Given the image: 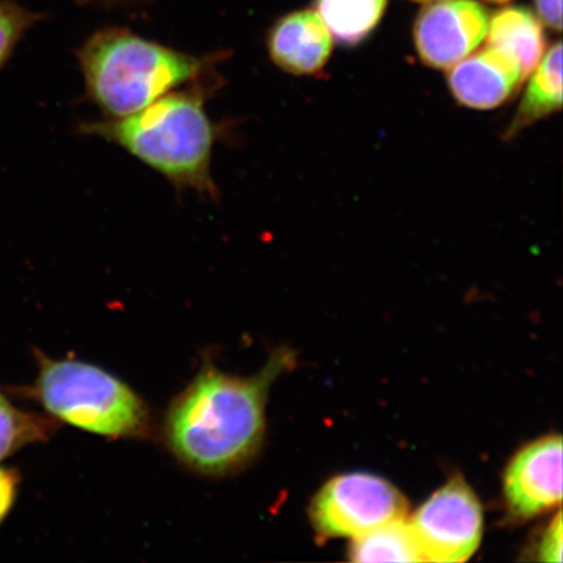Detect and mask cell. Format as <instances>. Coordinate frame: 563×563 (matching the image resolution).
I'll use <instances>...</instances> for the list:
<instances>
[{"label": "cell", "mask_w": 563, "mask_h": 563, "mask_svg": "<svg viewBox=\"0 0 563 563\" xmlns=\"http://www.w3.org/2000/svg\"><path fill=\"white\" fill-rule=\"evenodd\" d=\"M76 58L88 100L115 119L136 114L176 89L214 79L229 52L187 54L129 27L106 26L89 35Z\"/></svg>", "instance_id": "cell-3"}, {"label": "cell", "mask_w": 563, "mask_h": 563, "mask_svg": "<svg viewBox=\"0 0 563 563\" xmlns=\"http://www.w3.org/2000/svg\"><path fill=\"white\" fill-rule=\"evenodd\" d=\"M53 421L19 410L0 393V461L53 433Z\"/></svg>", "instance_id": "cell-15"}, {"label": "cell", "mask_w": 563, "mask_h": 563, "mask_svg": "<svg viewBox=\"0 0 563 563\" xmlns=\"http://www.w3.org/2000/svg\"><path fill=\"white\" fill-rule=\"evenodd\" d=\"M387 0H317V11L336 41L355 45L375 30Z\"/></svg>", "instance_id": "cell-14"}, {"label": "cell", "mask_w": 563, "mask_h": 563, "mask_svg": "<svg viewBox=\"0 0 563 563\" xmlns=\"http://www.w3.org/2000/svg\"><path fill=\"white\" fill-rule=\"evenodd\" d=\"M355 562H424L410 520L396 519L354 539Z\"/></svg>", "instance_id": "cell-13"}, {"label": "cell", "mask_w": 563, "mask_h": 563, "mask_svg": "<svg viewBox=\"0 0 563 563\" xmlns=\"http://www.w3.org/2000/svg\"><path fill=\"white\" fill-rule=\"evenodd\" d=\"M292 357L279 350L251 377L203 364L166 413L164 433L170 452L202 475H229L244 467L263 445L271 386Z\"/></svg>", "instance_id": "cell-1"}, {"label": "cell", "mask_w": 563, "mask_h": 563, "mask_svg": "<svg viewBox=\"0 0 563 563\" xmlns=\"http://www.w3.org/2000/svg\"><path fill=\"white\" fill-rule=\"evenodd\" d=\"M562 106V45H553L533 69L522 103L512 122L511 132H518L539 119L559 111Z\"/></svg>", "instance_id": "cell-12"}, {"label": "cell", "mask_w": 563, "mask_h": 563, "mask_svg": "<svg viewBox=\"0 0 563 563\" xmlns=\"http://www.w3.org/2000/svg\"><path fill=\"white\" fill-rule=\"evenodd\" d=\"M267 53L278 68L297 76L314 75L333 51L332 33L316 11H295L273 24Z\"/></svg>", "instance_id": "cell-9"}, {"label": "cell", "mask_w": 563, "mask_h": 563, "mask_svg": "<svg viewBox=\"0 0 563 563\" xmlns=\"http://www.w3.org/2000/svg\"><path fill=\"white\" fill-rule=\"evenodd\" d=\"M424 562L467 561L483 537V509L462 477L443 485L410 520Z\"/></svg>", "instance_id": "cell-6"}, {"label": "cell", "mask_w": 563, "mask_h": 563, "mask_svg": "<svg viewBox=\"0 0 563 563\" xmlns=\"http://www.w3.org/2000/svg\"><path fill=\"white\" fill-rule=\"evenodd\" d=\"M220 88V77L174 90L136 114L79 124L82 135L122 147L183 191L220 197L211 159L220 130L207 111V98Z\"/></svg>", "instance_id": "cell-2"}, {"label": "cell", "mask_w": 563, "mask_h": 563, "mask_svg": "<svg viewBox=\"0 0 563 563\" xmlns=\"http://www.w3.org/2000/svg\"><path fill=\"white\" fill-rule=\"evenodd\" d=\"M82 2H97V3H110V4H126L145 2V0H82Z\"/></svg>", "instance_id": "cell-20"}, {"label": "cell", "mask_w": 563, "mask_h": 563, "mask_svg": "<svg viewBox=\"0 0 563 563\" xmlns=\"http://www.w3.org/2000/svg\"><path fill=\"white\" fill-rule=\"evenodd\" d=\"M487 2H490V3H506V2H509V0H487Z\"/></svg>", "instance_id": "cell-21"}, {"label": "cell", "mask_w": 563, "mask_h": 563, "mask_svg": "<svg viewBox=\"0 0 563 563\" xmlns=\"http://www.w3.org/2000/svg\"><path fill=\"white\" fill-rule=\"evenodd\" d=\"M417 2H433V0H417Z\"/></svg>", "instance_id": "cell-22"}, {"label": "cell", "mask_w": 563, "mask_h": 563, "mask_svg": "<svg viewBox=\"0 0 563 563\" xmlns=\"http://www.w3.org/2000/svg\"><path fill=\"white\" fill-rule=\"evenodd\" d=\"M407 510L402 493L385 478L347 474L323 485L309 514L321 538L356 539L373 528L406 518Z\"/></svg>", "instance_id": "cell-5"}, {"label": "cell", "mask_w": 563, "mask_h": 563, "mask_svg": "<svg viewBox=\"0 0 563 563\" xmlns=\"http://www.w3.org/2000/svg\"><path fill=\"white\" fill-rule=\"evenodd\" d=\"M44 20L42 13L32 12L12 0H0V69L11 59L27 31Z\"/></svg>", "instance_id": "cell-16"}, {"label": "cell", "mask_w": 563, "mask_h": 563, "mask_svg": "<svg viewBox=\"0 0 563 563\" xmlns=\"http://www.w3.org/2000/svg\"><path fill=\"white\" fill-rule=\"evenodd\" d=\"M525 80L517 60L490 46L468 55L449 73V87L457 102L481 110L508 101Z\"/></svg>", "instance_id": "cell-10"}, {"label": "cell", "mask_w": 563, "mask_h": 563, "mask_svg": "<svg viewBox=\"0 0 563 563\" xmlns=\"http://www.w3.org/2000/svg\"><path fill=\"white\" fill-rule=\"evenodd\" d=\"M488 46L516 59L525 79L537 68L545 52L541 20L525 7H509L489 20Z\"/></svg>", "instance_id": "cell-11"}, {"label": "cell", "mask_w": 563, "mask_h": 563, "mask_svg": "<svg viewBox=\"0 0 563 563\" xmlns=\"http://www.w3.org/2000/svg\"><path fill=\"white\" fill-rule=\"evenodd\" d=\"M32 397L53 418L109 439H145L152 415L131 387L96 365L38 355Z\"/></svg>", "instance_id": "cell-4"}, {"label": "cell", "mask_w": 563, "mask_h": 563, "mask_svg": "<svg viewBox=\"0 0 563 563\" xmlns=\"http://www.w3.org/2000/svg\"><path fill=\"white\" fill-rule=\"evenodd\" d=\"M506 504L514 517L530 519L562 499V439L548 435L512 457L504 478Z\"/></svg>", "instance_id": "cell-8"}, {"label": "cell", "mask_w": 563, "mask_h": 563, "mask_svg": "<svg viewBox=\"0 0 563 563\" xmlns=\"http://www.w3.org/2000/svg\"><path fill=\"white\" fill-rule=\"evenodd\" d=\"M541 560L547 562L562 561V518L561 512L555 517L554 522L549 526L543 541H541Z\"/></svg>", "instance_id": "cell-17"}, {"label": "cell", "mask_w": 563, "mask_h": 563, "mask_svg": "<svg viewBox=\"0 0 563 563\" xmlns=\"http://www.w3.org/2000/svg\"><path fill=\"white\" fill-rule=\"evenodd\" d=\"M488 26V12L475 0H433L415 24V45L426 65L452 68L482 45Z\"/></svg>", "instance_id": "cell-7"}, {"label": "cell", "mask_w": 563, "mask_h": 563, "mask_svg": "<svg viewBox=\"0 0 563 563\" xmlns=\"http://www.w3.org/2000/svg\"><path fill=\"white\" fill-rule=\"evenodd\" d=\"M19 476L15 471L0 468V523L9 516L18 496Z\"/></svg>", "instance_id": "cell-18"}, {"label": "cell", "mask_w": 563, "mask_h": 563, "mask_svg": "<svg viewBox=\"0 0 563 563\" xmlns=\"http://www.w3.org/2000/svg\"><path fill=\"white\" fill-rule=\"evenodd\" d=\"M538 15L552 30H562V0H534Z\"/></svg>", "instance_id": "cell-19"}]
</instances>
